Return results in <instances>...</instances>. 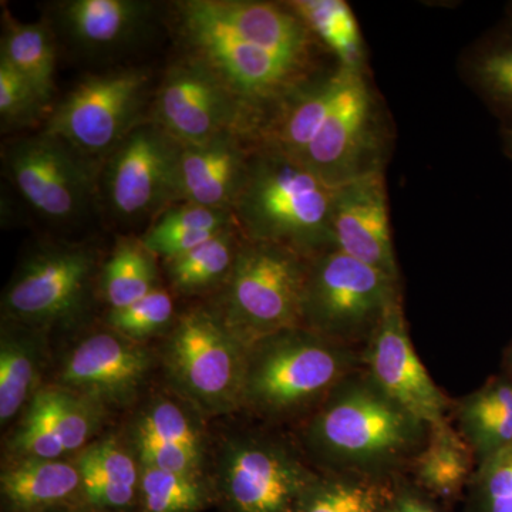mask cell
<instances>
[{"label": "cell", "mask_w": 512, "mask_h": 512, "mask_svg": "<svg viewBox=\"0 0 512 512\" xmlns=\"http://www.w3.org/2000/svg\"><path fill=\"white\" fill-rule=\"evenodd\" d=\"M427 434L360 367L308 417L303 443L320 473L393 478L407 474Z\"/></svg>", "instance_id": "6da1fadb"}, {"label": "cell", "mask_w": 512, "mask_h": 512, "mask_svg": "<svg viewBox=\"0 0 512 512\" xmlns=\"http://www.w3.org/2000/svg\"><path fill=\"white\" fill-rule=\"evenodd\" d=\"M335 188L295 158L255 146L234 205L242 238L291 249L306 259L335 248Z\"/></svg>", "instance_id": "7a4b0ae2"}, {"label": "cell", "mask_w": 512, "mask_h": 512, "mask_svg": "<svg viewBox=\"0 0 512 512\" xmlns=\"http://www.w3.org/2000/svg\"><path fill=\"white\" fill-rule=\"evenodd\" d=\"M171 18L183 56L208 67L241 101L256 138L293 92L333 69H312L249 39L218 18L207 0L175 2Z\"/></svg>", "instance_id": "3957f363"}, {"label": "cell", "mask_w": 512, "mask_h": 512, "mask_svg": "<svg viewBox=\"0 0 512 512\" xmlns=\"http://www.w3.org/2000/svg\"><path fill=\"white\" fill-rule=\"evenodd\" d=\"M360 367V350L302 326L281 330L248 346L242 409L269 421L309 417Z\"/></svg>", "instance_id": "277c9868"}, {"label": "cell", "mask_w": 512, "mask_h": 512, "mask_svg": "<svg viewBox=\"0 0 512 512\" xmlns=\"http://www.w3.org/2000/svg\"><path fill=\"white\" fill-rule=\"evenodd\" d=\"M308 266L291 249L244 239L214 309L247 346L299 328Z\"/></svg>", "instance_id": "5b68a950"}, {"label": "cell", "mask_w": 512, "mask_h": 512, "mask_svg": "<svg viewBox=\"0 0 512 512\" xmlns=\"http://www.w3.org/2000/svg\"><path fill=\"white\" fill-rule=\"evenodd\" d=\"M399 299L400 279L330 248L309 259L301 326L362 352Z\"/></svg>", "instance_id": "8992f818"}, {"label": "cell", "mask_w": 512, "mask_h": 512, "mask_svg": "<svg viewBox=\"0 0 512 512\" xmlns=\"http://www.w3.org/2000/svg\"><path fill=\"white\" fill-rule=\"evenodd\" d=\"M247 350L214 308L190 309L165 342V372L175 392L198 412H237L242 409Z\"/></svg>", "instance_id": "52a82bcc"}, {"label": "cell", "mask_w": 512, "mask_h": 512, "mask_svg": "<svg viewBox=\"0 0 512 512\" xmlns=\"http://www.w3.org/2000/svg\"><path fill=\"white\" fill-rule=\"evenodd\" d=\"M154 93L147 67L89 74L55 104L43 131L103 164L134 128L150 119Z\"/></svg>", "instance_id": "ba28073f"}, {"label": "cell", "mask_w": 512, "mask_h": 512, "mask_svg": "<svg viewBox=\"0 0 512 512\" xmlns=\"http://www.w3.org/2000/svg\"><path fill=\"white\" fill-rule=\"evenodd\" d=\"M392 146V124L370 72L340 67L332 109L299 163L336 188L366 175L384 173Z\"/></svg>", "instance_id": "9c48e42d"}, {"label": "cell", "mask_w": 512, "mask_h": 512, "mask_svg": "<svg viewBox=\"0 0 512 512\" xmlns=\"http://www.w3.org/2000/svg\"><path fill=\"white\" fill-rule=\"evenodd\" d=\"M318 477L291 444L248 431L222 441L208 481L222 512H298Z\"/></svg>", "instance_id": "30bf717a"}, {"label": "cell", "mask_w": 512, "mask_h": 512, "mask_svg": "<svg viewBox=\"0 0 512 512\" xmlns=\"http://www.w3.org/2000/svg\"><path fill=\"white\" fill-rule=\"evenodd\" d=\"M2 160L20 197L50 224H80L99 200L103 164L46 131L8 141Z\"/></svg>", "instance_id": "8fae6325"}, {"label": "cell", "mask_w": 512, "mask_h": 512, "mask_svg": "<svg viewBox=\"0 0 512 512\" xmlns=\"http://www.w3.org/2000/svg\"><path fill=\"white\" fill-rule=\"evenodd\" d=\"M99 251L49 242L33 249L3 293L5 320L42 330L70 326L89 311Z\"/></svg>", "instance_id": "7c38bea8"}, {"label": "cell", "mask_w": 512, "mask_h": 512, "mask_svg": "<svg viewBox=\"0 0 512 512\" xmlns=\"http://www.w3.org/2000/svg\"><path fill=\"white\" fill-rule=\"evenodd\" d=\"M183 144L146 120L106 158L100 173V200L119 221H151L180 202Z\"/></svg>", "instance_id": "4fadbf2b"}, {"label": "cell", "mask_w": 512, "mask_h": 512, "mask_svg": "<svg viewBox=\"0 0 512 512\" xmlns=\"http://www.w3.org/2000/svg\"><path fill=\"white\" fill-rule=\"evenodd\" d=\"M150 120L183 146L238 131L255 144L256 126L241 101L204 64L181 56L154 93Z\"/></svg>", "instance_id": "5bb4252c"}, {"label": "cell", "mask_w": 512, "mask_h": 512, "mask_svg": "<svg viewBox=\"0 0 512 512\" xmlns=\"http://www.w3.org/2000/svg\"><path fill=\"white\" fill-rule=\"evenodd\" d=\"M360 359L372 382L424 424L430 427L450 420L453 400L431 379L414 349L403 299L387 309Z\"/></svg>", "instance_id": "9a60e30c"}, {"label": "cell", "mask_w": 512, "mask_h": 512, "mask_svg": "<svg viewBox=\"0 0 512 512\" xmlns=\"http://www.w3.org/2000/svg\"><path fill=\"white\" fill-rule=\"evenodd\" d=\"M151 356L143 343L113 330L93 333L69 353L57 386L99 404L106 412L137 399L150 373Z\"/></svg>", "instance_id": "2e32d148"}, {"label": "cell", "mask_w": 512, "mask_h": 512, "mask_svg": "<svg viewBox=\"0 0 512 512\" xmlns=\"http://www.w3.org/2000/svg\"><path fill=\"white\" fill-rule=\"evenodd\" d=\"M330 224L335 248L400 279L384 173L336 187Z\"/></svg>", "instance_id": "e0dca14e"}, {"label": "cell", "mask_w": 512, "mask_h": 512, "mask_svg": "<svg viewBox=\"0 0 512 512\" xmlns=\"http://www.w3.org/2000/svg\"><path fill=\"white\" fill-rule=\"evenodd\" d=\"M130 450L141 467L207 478V440L188 407L158 397L137 414L130 427Z\"/></svg>", "instance_id": "ac0fdd59"}, {"label": "cell", "mask_w": 512, "mask_h": 512, "mask_svg": "<svg viewBox=\"0 0 512 512\" xmlns=\"http://www.w3.org/2000/svg\"><path fill=\"white\" fill-rule=\"evenodd\" d=\"M156 10L146 0H64L50 6L49 23L73 49L106 55L137 42Z\"/></svg>", "instance_id": "d6986e66"}, {"label": "cell", "mask_w": 512, "mask_h": 512, "mask_svg": "<svg viewBox=\"0 0 512 512\" xmlns=\"http://www.w3.org/2000/svg\"><path fill=\"white\" fill-rule=\"evenodd\" d=\"M254 148L255 144L238 131H225L204 143L183 146L180 202L234 210Z\"/></svg>", "instance_id": "ffe728a7"}, {"label": "cell", "mask_w": 512, "mask_h": 512, "mask_svg": "<svg viewBox=\"0 0 512 512\" xmlns=\"http://www.w3.org/2000/svg\"><path fill=\"white\" fill-rule=\"evenodd\" d=\"M0 494L5 512L79 511L82 476L64 458L15 460L2 471Z\"/></svg>", "instance_id": "44dd1931"}, {"label": "cell", "mask_w": 512, "mask_h": 512, "mask_svg": "<svg viewBox=\"0 0 512 512\" xmlns=\"http://www.w3.org/2000/svg\"><path fill=\"white\" fill-rule=\"evenodd\" d=\"M74 463L82 476L79 512H137L141 468L119 440L90 443Z\"/></svg>", "instance_id": "7402d4cb"}, {"label": "cell", "mask_w": 512, "mask_h": 512, "mask_svg": "<svg viewBox=\"0 0 512 512\" xmlns=\"http://www.w3.org/2000/svg\"><path fill=\"white\" fill-rule=\"evenodd\" d=\"M339 80L340 67L336 66L299 87L262 128L255 146L301 161L332 109Z\"/></svg>", "instance_id": "603a6c76"}, {"label": "cell", "mask_w": 512, "mask_h": 512, "mask_svg": "<svg viewBox=\"0 0 512 512\" xmlns=\"http://www.w3.org/2000/svg\"><path fill=\"white\" fill-rule=\"evenodd\" d=\"M477 466L473 448L448 420L429 427L406 476L430 497L451 505L466 495Z\"/></svg>", "instance_id": "cb8c5ba5"}, {"label": "cell", "mask_w": 512, "mask_h": 512, "mask_svg": "<svg viewBox=\"0 0 512 512\" xmlns=\"http://www.w3.org/2000/svg\"><path fill=\"white\" fill-rule=\"evenodd\" d=\"M450 419L477 463L512 444V379L503 372L490 377L474 392L453 400Z\"/></svg>", "instance_id": "d4e9b609"}, {"label": "cell", "mask_w": 512, "mask_h": 512, "mask_svg": "<svg viewBox=\"0 0 512 512\" xmlns=\"http://www.w3.org/2000/svg\"><path fill=\"white\" fill-rule=\"evenodd\" d=\"M461 79L501 128L512 127V23L505 19L461 53Z\"/></svg>", "instance_id": "484cf974"}, {"label": "cell", "mask_w": 512, "mask_h": 512, "mask_svg": "<svg viewBox=\"0 0 512 512\" xmlns=\"http://www.w3.org/2000/svg\"><path fill=\"white\" fill-rule=\"evenodd\" d=\"M0 59L6 60L30 83L53 110L56 96V33L49 20L23 23L3 6Z\"/></svg>", "instance_id": "4316f807"}, {"label": "cell", "mask_w": 512, "mask_h": 512, "mask_svg": "<svg viewBox=\"0 0 512 512\" xmlns=\"http://www.w3.org/2000/svg\"><path fill=\"white\" fill-rule=\"evenodd\" d=\"M43 365V332L6 320L0 336V421L2 426L32 402Z\"/></svg>", "instance_id": "83f0119b"}, {"label": "cell", "mask_w": 512, "mask_h": 512, "mask_svg": "<svg viewBox=\"0 0 512 512\" xmlns=\"http://www.w3.org/2000/svg\"><path fill=\"white\" fill-rule=\"evenodd\" d=\"M234 212L177 202L150 222L141 242L154 256L174 258L235 227Z\"/></svg>", "instance_id": "f1b7e54d"}, {"label": "cell", "mask_w": 512, "mask_h": 512, "mask_svg": "<svg viewBox=\"0 0 512 512\" xmlns=\"http://www.w3.org/2000/svg\"><path fill=\"white\" fill-rule=\"evenodd\" d=\"M343 69L370 72L367 47L352 6L345 0L286 2Z\"/></svg>", "instance_id": "f546056e"}, {"label": "cell", "mask_w": 512, "mask_h": 512, "mask_svg": "<svg viewBox=\"0 0 512 512\" xmlns=\"http://www.w3.org/2000/svg\"><path fill=\"white\" fill-rule=\"evenodd\" d=\"M399 477L319 471L298 512H387Z\"/></svg>", "instance_id": "4dcf8cb0"}, {"label": "cell", "mask_w": 512, "mask_h": 512, "mask_svg": "<svg viewBox=\"0 0 512 512\" xmlns=\"http://www.w3.org/2000/svg\"><path fill=\"white\" fill-rule=\"evenodd\" d=\"M242 241L244 238L235 225L200 247L164 259L171 288L183 295L211 291L218 286L221 288L234 266Z\"/></svg>", "instance_id": "1f68e13d"}, {"label": "cell", "mask_w": 512, "mask_h": 512, "mask_svg": "<svg viewBox=\"0 0 512 512\" xmlns=\"http://www.w3.org/2000/svg\"><path fill=\"white\" fill-rule=\"evenodd\" d=\"M156 258L140 238L117 239L100 272V291L109 311L126 308L160 288Z\"/></svg>", "instance_id": "d6a6232c"}, {"label": "cell", "mask_w": 512, "mask_h": 512, "mask_svg": "<svg viewBox=\"0 0 512 512\" xmlns=\"http://www.w3.org/2000/svg\"><path fill=\"white\" fill-rule=\"evenodd\" d=\"M140 468L137 512H202L215 504L208 478Z\"/></svg>", "instance_id": "836d02e7"}, {"label": "cell", "mask_w": 512, "mask_h": 512, "mask_svg": "<svg viewBox=\"0 0 512 512\" xmlns=\"http://www.w3.org/2000/svg\"><path fill=\"white\" fill-rule=\"evenodd\" d=\"M40 390L45 396L50 416L66 454L80 453L96 436L101 421L106 416V410L92 400L57 384Z\"/></svg>", "instance_id": "e575fe53"}, {"label": "cell", "mask_w": 512, "mask_h": 512, "mask_svg": "<svg viewBox=\"0 0 512 512\" xmlns=\"http://www.w3.org/2000/svg\"><path fill=\"white\" fill-rule=\"evenodd\" d=\"M174 315L170 293L157 288L126 308L109 311L107 326L123 338L143 343L173 326Z\"/></svg>", "instance_id": "d590c367"}, {"label": "cell", "mask_w": 512, "mask_h": 512, "mask_svg": "<svg viewBox=\"0 0 512 512\" xmlns=\"http://www.w3.org/2000/svg\"><path fill=\"white\" fill-rule=\"evenodd\" d=\"M466 498L467 512H512V444L478 464Z\"/></svg>", "instance_id": "8d00e7d4"}, {"label": "cell", "mask_w": 512, "mask_h": 512, "mask_svg": "<svg viewBox=\"0 0 512 512\" xmlns=\"http://www.w3.org/2000/svg\"><path fill=\"white\" fill-rule=\"evenodd\" d=\"M9 450L15 460H56L66 456L42 390L29 403L18 430L10 439Z\"/></svg>", "instance_id": "74e56055"}, {"label": "cell", "mask_w": 512, "mask_h": 512, "mask_svg": "<svg viewBox=\"0 0 512 512\" xmlns=\"http://www.w3.org/2000/svg\"><path fill=\"white\" fill-rule=\"evenodd\" d=\"M50 113L52 110L43 103L28 80L6 60L0 59V123L3 133L33 127Z\"/></svg>", "instance_id": "f35d334b"}, {"label": "cell", "mask_w": 512, "mask_h": 512, "mask_svg": "<svg viewBox=\"0 0 512 512\" xmlns=\"http://www.w3.org/2000/svg\"><path fill=\"white\" fill-rule=\"evenodd\" d=\"M387 512H451V510L450 505L430 497L406 474H403L397 478L396 493Z\"/></svg>", "instance_id": "ab89813d"}, {"label": "cell", "mask_w": 512, "mask_h": 512, "mask_svg": "<svg viewBox=\"0 0 512 512\" xmlns=\"http://www.w3.org/2000/svg\"><path fill=\"white\" fill-rule=\"evenodd\" d=\"M501 143L505 156L512 161V127L501 128Z\"/></svg>", "instance_id": "60d3db41"}, {"label": "cell", "mask_w": 512, "mask_h": 512, "mask_svg": "<svg viewBox=\"0 0 512 512\" xmlns=\"http://www.w3.org/2000/svg\"><path fill=\"white\" fill-rule=\"evenodd\" d=\"M503 373L512 379V340L503 356Z\"/></svg>", "instance_id": "b9f144b4"}, {"label": "cell", "mask_w": 512, "mask_h": 512, "mask_svg": "<svg viewBox=\"0 0 512 512\" xmlns=\"http://www.w3.org/2000/svg\"><path fill=\"white\" fill-rule=\"evenodd\" d=\"M505 13H507V18L505 19L512 23V2L507 3V6H505Z\"/></svg>", "instance_id": "7bdbcfd3"}, {"label": "cell", "mask_w": 512, "mask_h": 512, "mask_svg": "<svg viewBox=\"0 0 512 512\" xmlns=\"http://www.w3.org/2000/svg\"><path fill=\"white\" fill-rule=\"evenodd\" d=\"M52 512H79V511H74V510H57V511H52Z\"/></svg>", "instance_id": "ee69618b"}]
</instances>
